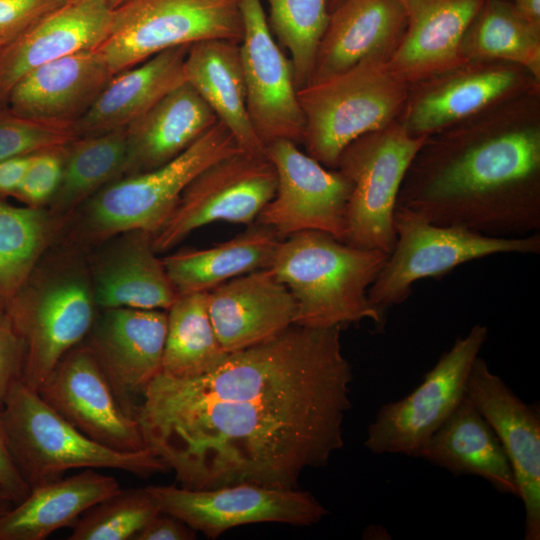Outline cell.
<instances>
[{
	"label": "cell",
	"mask_w": 540,
	"mask_h": 540,
	"mask_svg": "<svg viewBox=\"0 0 540 540\" xmlns=\"http://www.w3.org/2000/svg\"><path fill=\"white\" fill-rule=\"evenodd\" d=\"M343 0H328V11L329 13L337 6L339 5Z\"/></svg>",
	"instance_id": "47"
},
{
	"label": "cell",
	"mask_w": 540,
	"mask_h": 540,
	"mask_svg": "<svg viewBox=\"0 0 540 540\" xmlns=\"http://www.w3.org/2000/svg\"><path fill=\"white\" fill-rule=\"evenodd\" d=\"M167 312L98 309L82 341L107 378L121 408L136 418L143 394L162 371Z\"/></svg>",
	"instance_id": "16"
},
{
	"label": "cell",
	"mask_w": 540,
	"mask_h": 540,
	"mask_svg": "<svg viewBox=\"0 0 540 540\" xmlns=\"http://www.w3.org/2000/svg\"><path fill=\"white\" fill-rule=\"evenodd\" d=\"M4 305L25 346L22 382L37 391L98 312L87 251L59 238Z\"/></svg>",
	"instance_id": "3"
},
{
	"label": "cell",
	"mask_w": 540,
	"mask_h": 540,
	"mask_svg": "<svg viewBox=\"0 0 540 540\" xmlns=\"http://www.w3.org/2000/svg\"><path fill=\"white\" fill-rule=\"evenodd\" d=\"M185 81L203 98L245 152L266 155V146L249 118L239 43L204 40L189 46Z\"/></svg>",
	"instance_id": "28"
},
{
	"label": "cell",
	"mask_w": 540,
	"mask_h": 540,
	"mask_svg": "<svg viewBox=\"0 0 540 540\" xmlns=\"http://www.w3.org/2000/svg\"><path fill=\"white\" fill-rule=\"evenodd\" d=\"M241 0H125L96 48L113 75L170 48L243 38Z\"/></svg>",
	"instance_id": "9"
},
{
	"label": "cell",
	"mask_w": 540,
	"mask_h": 540,
	"mask_svg": "<svg viewBox=\"0 0 540 540\" xmlns=\"http://www.w3.org/2000/svg\"><path fill=\"white\" fill-rule=\"evenodd\" d=\"M66 147L67 144L34 152L14 198L26 206L47 207L62 178Z\"/></svg>",
	"instance_id": "39"
},
{
	"label": "cell",
	"mask_w": 540,
	"mask_h": 540,
	"mask_svg": "<svg viewBox=\"0 0 540 540\" xmlns=\"http://www.w3.org/2000/svg\"><path fill=\"white\" fill-rule=\"evenodd\" d=\"M266 156L275 169L277 185L255 222L281 239L302 231H322L344 242L351 192L347 178L290 140L268 143Z\"/></svg>",
	"instance_id": "13"
},
{
	"label": "cell",
	"mask_w": 540,
	"mask_h": 540,
	"mask_svg": "<svg viewBox=\"0 0 540 540\" xmlns=\"http://www.w3.org/2000/svg\"><path fill=\"white\" fill-rule=\"evenodd\" d=\"M1 421L9 452L30 489L71 469L110 468L138 476L169 470L149 448L121 452L90 439L22 381L2 402Z\"/></svg>",
	"instance_id": "6"
},
{
	"label": "cell",
	"mask_w": 540,
	"mask_h": 540,
	"mask_svg": "<svg viewBox=\"0 0 540 540\" xmlns=\"http://www.w3.org/2000/svg\"><path fill=\"white\" fill-rule=\"evenodd\" d=\"M207 293L179 295L167 312L162 372L195 377L216 368L227 356L212 326Z\"/></svg>",
	"instance_id": "33"
},
{
	"label": "cell",
	"mask_w": 540,
	"mask_h": 540,
	"mask_svg": "<svg viewBox=\"0 0 540 540\" xmlns=\"http://www.w3.org/2000/svg\"><path fill=\"white\" fill-rule=\"evenodd\" d=\"M267 21L288 51L297 90L311 77L319 42L328 23V0H266Z\"/></svg>",
	"instance_id": "36"
},
{
	"label": "cell",
	"mask_w": 540,
	"mask_h": 540,
	"mask_svg": "<svg viewBox=\"0 0 540 540\" xmlns=\"http://www.w3.org/2000/svg\"><path fill=\"white\" fill-rule=\"evenodd\" d=\"M195 530L180 519L159 512L133 537L132 540H191Z\"/></svg>",
	"instance_id": "42"
},
{
	"label": "cell",
	"mask_w": 540,
	"mask_h": 540,
	"mask_svg": "<svg viewBox=\"0 0 540 540\" xmlns=\"http://www.w3.org/2000/svg\"><path fill=\"white\" fill-rule=\"evenodd\" d=\"M113 8L120 5L125 0H106Z\"/></svg>",
	"instance_id": "48"
},
{
	"label": "cell",
	"mask_w": 540,
	"mask_h": 540,
	"mask_svg": "<svg viewBox=\"0 0 540 540\" xmlns=\"http://www.w3.org/2000/svg\"><path fill=\"white\" fill-rule=\"evenodd\" d=\"M281 240L272 229L254 222L228 241L179 251L162 262L179 295L208 292L240 275L269 268Z\"/></svg>",
	"instance_id": "30"
},
{
	"label": "cell",
	"mask_w": 540,
	"mask_h": 540,
	"mask_svg": "<svg viewBox=\"0 0 540 540\" xmlns=\"http://www.w3.org/2000/svg\"><path fill=\"white\" fill-rule=\"evenodd\" d=\"M341 328L293 324L202 375L161 371L136 413L146 446L184 488H296L344 445L353 370Z\"/></svg>",
	"instance_id": "1"
},
{
	"label": "cell",
	"mask_w": 540,
	"mask_h": 540,
	"mask_svg": "<svg viewBox=\"0 0 540 540\" xmlns=\"http://www.w3.org/2000/svg\"><path fill=\"white\" fill-rule=\"evenodd\" d=\"M92 248L86 250L87 262L98 309L166 311L178 298L153 248L151 232H123Z\"/></svg>",
	"instance_id": "19"
},
{
	"label": "cell",
	"mask_w": 540,
	"mask_h": 540,
	"mask_svg": "<svg viewBox=\"0 0 540 540\" xmlns=\"http://www.w3.org/2000/svg\"><path fill=\"white\" fill-rule=\"evenodd\" d=\"M512 4L525 19L540 27V0H513Z\"/></svg>",
	"instance_id": "45"
},
{
	"label": "cell",
	"mask_w": 540,
	"mask_h": 540,
	"mask_svg": "<svg viewBox=\"0 0 540 540\" xmlns=\"http://www.w3.org/2000/svg\"><path fill=\"white\" fill-rule=\"evenodd\" d=\"M387 257L322 231H302L281 240L269 268L296 302L295 324L328 328L371 320L382 325L384 312L370 302L368 289Z\"/></svg>",
	"instance_id": "4"
},
{
	"label": "cell",
	"mask_w": 540,
	"mask_h": 540,
	"mask_svg": "<svg viewBox=\"0 0 540 540\" xmlns=\"http://www.w3.org/2000/svg\"><path fill=\"white\" fill-rule=\"evenodd\" d=\"M25 346L3 303L0 302V402L22 381Z\"/></svg>",
	"instance_id": "40"
},
{
	"label": "cell",
	"mask_w": 540,
	"mask_h": 540,
	"mask_svg": "<svg viewBox=\"0 0 540 540\" xmlns=\"http://www.w3.org/2000/svg\"><path fill=\"white\" fill-rule=\"evenodd\" d=\"M540 132L507 130L419 151L396 208L495 237L540 230Z\"/></svg>",
	"instance_id": "2"
},
{
	"label": "cell",
	"mask_w": 540,
	"mask_h": 540,
	"mask_svg": "<svg viewBox=\"0 0 540 540\" xmlns=\"http://www.w3.org/2000/svg\"><path fill=\"white\" fill-rule=\"evenodd\" d=\"M240 10L239 50L251 123L265 146L278 139L300 144L304 118L291 61L270 30L262 0H241Z\"/></svg>",
	"instance_id": "15"
},
{
	"label": "cell",
	"mask_w": 540,
	"mask_h": 540,
	"mask_svg": "<svg viewBox=\"0 0 540 540\" xmlns=\"http://www.w3.org/2000/svg\"><path fill=\"white\" fill-rule=\"evenodd\" d=\"M405 25L398 0H343L329 13L309 81L339 73L367 58L389 57Z\"/></svg>",
	"instance_id": "24"
},
{
	"label": "cell",
	"mask_w": 540,
	"mask_h": 540,
	"mask_svg": "<svg viewBox=\"0 0 540 540\" xmlns=\"http://www.w3.org/2000/svg\"><path fill=\"white\" fill-rule=\"evenodd\" d=\"M33 153L0 161V199L16 194L28 170Z\"/></svg>",
	"instance_id": "44"
},
{
	"label": "cell",
	"mask_w": 540,
	"mask_h": 540,
	"mask_svg": "<svg viewBox=\"0 0 540 540\" xmlns=\"http://www.w3.org/2000/svg\"><path fill=\"white\" fill-rule=\"evenodd\" d=\"M125 159L126 128L75 138L67 144L62 178L47 208L66 225L82 204L122 177Z\"/></svg>",
	"instance_id": "31"
},
{
	"label": "cell",
	"mask_w": 540,
	"mask_h": 540,
	"mask_svg": "<svg viewBox=\"0 0 540 540\" xmlns=\"http://www.w3.org/2000/svg\"><path fill=\"white\" fill-rule=\"evenodd\" d=\"M37 392L95 442L121 452L148 448L138 420L121 408L103 371L82 342L59 360Z\"/></svg>",
	"instance_id": "17"
},
{
	"label": "cell",
	"mask_w": 540,
	"mask_h": 540,
	"mask_svg": "<svg viewBox=\"0 0 540 540\" xmlns=\"http://www.w3.org/2000/svg\"><path fill=\"white\" fill-rule=\"evenodd\" d=\"M65 224L47 207L13 206L0 199V302L27 280Z\"/></svg>",
	"instance_id": "32"
},
{
	"label": "cell",
	"mask_w": 540,
	"mask_h": 540,
	"mask_svg": "<svg viewBox=\"0 0 540 540\" xmlns=\"http://www.w3.org/2000/svg\"><path fill=\"white\" fill-rule=\"evenodd\" d=\"M5 44H6V42L0 39V53H1V50H2V48H3V46Z\"/></svg>",
	"instance_id": "49"
},
{
	"label": "cell",
	"mask_w": 540,
	"mask_h": 540,
	"mask_svg": "<svg viewBox=\"0 0 540 540\" xmlns=\"http://www.w3.org/2000/svg\"><path fill=\"white\" fill-rule=\"evenodd\" d=\"M406 84L384 56L306 83L297 90L305 152L336 169L351 142L391 124L406 98Z\"/></svg>",
	"instance_id": "7"
},
{
	"label": "cell",
	"mask_w": 540,
	"mask_h": 540,
	"mask_svg": "<svg viewBox=\"0 0 540 540\" xmlns=\"http://www.w3.org/2000/svg\"><path fill=\"white\" fill-rule=\"evenodd\" d=\"M487 339L488 328L481 324L458 337L411 393L380 407L367 428L365 447L376 455L416 458L465 397L471 366Z\"/></svg>",
	"instance_id": "11"
},
{
	"label": "cell",
	"mask_w": 540,
	"mask_h": 540,
	"mask_svg": "<svg viewBox=\"0 0 540 540\" xmlns=\"http://www.w3.org/2000/svg\"><path fill=\"white\" fill-rule=\"evenodd\" d=\"M120 489L114 477L93 468L35 487L0 518V540L46 539Z\"/></svg>",
	"instance_id": "29"
},
{
	"label": "cell",
	"mask_w": 540,
	"mask_h": 540,
	"mask_svg": "<svg viewBox=\"0 0 540 540\" xmlns=\"http://www.w3.org/2000/svg\"><path fill=\"white\" fill-rule=\"evenodd\" d=\"M239 151L243 150L232 134L217 121L168 163L122 177L99 190L72 215L60 238L88 250L131 230L153 234L197 174L217 160Z\"/></svg>",
	"instance_id": "5"
},
{
	"label": "cell",
	"mask_w": 540,
	"mask_h": 540,
	"mask_svg": "<svg viewBox=\"0 0 540 540\" xmlns=\"http://www.w3.org/2000/svg\"><path fill=\"white\" fill-rule=\"evenodd\" d=\"M0 402V484L15 504L28 496L31 489L21 476L9 452L2 421Z\"/></svg>",
	"instance_id": "43"
},
{
	"label": "cell",
	"mask_w": 540,
	"mask_h": 540,
	"mask_svg": "<svg viewBox=\"0 0 540 540\" xmlns=\"http://www.w3.org/2000/svg\"><path fill=\"white\" fill-rule=\"evenodd\" d=\"M209 317L231 353L268 340L295 324L296 302L270 268L230 279L207 293Z\"/></svg>",
	"instance_id": "20"
},
{
	"label": "cell",
	"mask_w": 540,
	"mask_h": 540,
	"mask_svg": "<svg viewBox=\"0 0 540 540\" xmlns=\"http://www.w3.org/2000/svg\"><path fill=\"white\" fill-rule=\"evenodd\" d=\"M113 9L106 0H69L6 43L0 53V104L29 71L96 49L108 35Z\"/></svg>",
	"instance_id": "21"
},
{
	"label": "cell",
	"mask_w": 540,
	"mask_h": 540,
	"mask_svg": "<svg viewBox=\"0 0 540 540\" xmlns=\"http://www.w3.org/2000/svg\"><path fill=\"white\" fill-rule=\"evenodd\" d=\"M416 458L454 476L481 477L498 492L519 496L512 466L497 435L466 395Z\"/></svg>",
	"instance_id": "26"
},
{
	"label": "cell",
	"mask_w": 540,
	"mask_h": 540,
	"mask_svg": "<svg viewBox=\"0 0 540 540\" xmlns=\"http://www.w3.org/2000/svg\"><path fill=\"white\" fill-rule=\"evenodd\" d=\"M69 0H0V39L6 43Z\"/></svg>",
	"instance_id": "41"
},
{
	"label": "cell",
	"mask_w": 540,
	"mask_h": 540,
	"mask_svg": "<svg viewBox=\"0 0 540 540\" xmlns=\"http://www.w3.org/2000/svg\"><path fill=\"white\" fill-rule=\"evenodd\" d=\"M160 506L147 488L120 489L84 512L69 540H132Z\"/></svg>",
	"instance_id": "37"
},
{
	"label": "cell",
	"mask_w": 540,
	"mask_h": 540,
	"mask_svg": "<svg viewBox=\"0 0 540 540\" xmlns=\"http://www.w3.org/2000/svg\"><path fill=\"white\" fill-rule=\"evenodd\" d=\"M540 27L525 19L506 0H485L465 39L464 54L502 59L525 67L540 78Z\"/></svg>",
	"instance_id": "35"
},
{
	"label": "cell",
	"mask_w": 540,
	"mask_h": 540,
	"mask_svg": "<svg viewBox=\"0 0 540 540\" xmlns=\"http://www.w3.org/2000/svg\"><path fill=\"white\" fill-rule=\"evenodd\" d=\"M161 512L215 539L246 524L275 522L309 526L329 511L310 493L239 483L212 489L147 486Z\"/></svg>",
	"instance_id": "14"
},
{
	"label": "cell",
	"mask_w": 540,
	"mask_h": 540,
	"mask_svg": "<svg viewBox=\"0 0 540 540\" xmlns=\"http://www.w3.org/2000/svg\"><path fill=\"white\" fill-rule=\"evenodd\" d=\"M189 46L167 49L115 74L87 112L74 123L77 137L125 129L185 82L183 66Z\"/></svg>",
	"instance_id": "27"
},
{
	"label": "cell",
	"mask_w": 540,
	"mask_h": 540,
	"mask_svg": "<svg viewBox=\"0 0 540 540\" xmlns=\"http://www.w3.org/2000/svg\"><path fill=\"white\" fill-rule=\"evenodd\" d=\"M406 25L388 57L406 82L445 71L464 60L466 33L485 0H398Z\"/></svg>",
	"instance_id": "22"
},
{
	"label": "cell",
	"mask_w": 540,
	"mask_h": 540,
	"mask_svg": "<svg viewBox=\"0 0 540 540\" xmlns=\"http://www.w3.org/2000/svg\"><path fill=\"white\" fill-rule=\"evenodd\" d=\"M75 138L74 123L26 117L0 104V161L66 145Z\"/></svg>",
	"instance_id": "38"
},
{
	"label": "cell",
	"mask_w": 540,
	"mask_h": 540,
	"mask_svg": "<svg viewBox=\"0 0 540 540\" xmlns=\"http://www.w3.org/2000/svg\"><path fill=\"white\" fill-rule=\"evenodd\" d=\"M396 242L368 289L384 312L402 304L415 282L448 274L459 265L497 254H539L540 234L495 237L465 227L431 223L403 208L394 212Z\"/></svg>",
	"instance_id": "8"
},
{
	"label": "cell",
	"mask_w": 540,
	"mask_h": 540,
	"mask_svg": "<svg viewBox=\"0 0 540 540\" xmlns=\"http://www.w3.org/2000/svg\"><path fill=\"white\" fill-rule=\"evenodd\" d=\"M426 139L411 134L405 125L389 124L344 149L336 169L351 184L345 243L386 254L392 251L399 191Z\"/></svg>",
	"instance_id": "10"
},
{
	"label": "cell",
	"mask_w": 540,
	"mask_h": 540,
	"mask_svg": "<svg viewBox=\"0 0 540 540\" xmlns=\"http://www.w3.org/2000/svg\"><path fill=\"white\" fill-rule=\"evenodd\" d=\"M14 505L15 503L13 502L12 498L0 484V518Z\"/></svg>",
	"instance_id": "46"
},
{
	"label": "cell",
	"mask_w": 540,
	"mask_h": 540,
	"mask_svg": "<svg viewBox=\"0 0 540 540\" xmlns=\"http://www.w3.org/2000/svg\"><path fill=\"white\" fill-rule=\"evenodd\" d=\"M466 397L490 424L512 466L525 509L524 539H540V413L524 402L480 357L474 360Z\"/></svg>",
	"instance_id": "18"
},
{
	"label": "cell",
	"mask_w": 540,
	"mask_h": 540,
	"mask_svg": "<svg viewBox=\"0 0 540 540\" xmlns=\"http://www.w3.org/2000/svg\"><path fill=\"white\" fill-rule=\"evenodd\" d=\"M113 76L96 49L80 51L26 73L5 105L26 117L75 123Z\"/></svg>",
	"instance_id": "23"
},
{
	"label": "cell",
	"mask_w": 540,
	"mask_h": 540,
	"mask_svg": "<svg viewBox=\"0 0 540 540\" xmlns=\"http://www.w3.org/2000/svg\"><path fill=\"white\" fill-rule=\"evenodd\" d=\"M217 121L198 92L183 82L126 127V159L122 177L168 163Z\"/></svg>",
	"instance_id": "25"
},
{
	"label": "cell",
	"mask_w": 540,
	"mask_h": 540,
	"mask_svg": "<svg viewBox=\"0 0 540 540\" xmlns=\"http://www.w3.org/2000/svg\"><path fill=\"white\" fill-rule=\"evenodd\" d=\"M515 82L516 74L508 69H485L459 75L415 101L405 127L415 136H427L484 108Z\"/></svg>",
	"instance_id": "34"
},
{
	"label": "cell",
	"mask_w": 540,
	"mask_h": 540,
	"mask_svg": "<svg viewBox=\"0 0 540 540\" xmlns=\"http://www.w3.org/2000/svg\"><path fill=\"white\" fill-rule=\"evenodd\" d=\"M276 185V172L266 155L239 151L217 160L192 179L168 218L152 234L154 250L166 252L194 230L213 222L254 223Z\"/></svg>",
	"instance_id": "12"
}]
</instances>
